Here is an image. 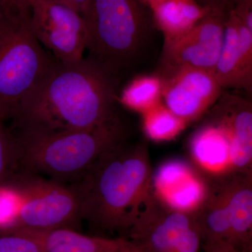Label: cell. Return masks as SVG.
<instances>
[{
    "instance_id": "obj_27",
    "label": "cell",
    "mask_w": 252,
    "mask_h": 252,
    "mask_svg": "<svg viewBox=\"0 0 252 252\" xmlns=\"http://www.w3.org/2000/svg\"><path fill=\"white\" fill-rule=\"evenodd\" d=\"M59 1L82 15L85 12L92 0H59Z\"/></svg>"
},
{
    "instance_id": "obj_4",
    "label": "cell",
    "mask_w": 252,
    "mask_h": 252,
    "mask_svg": "<svg viewBox=\"0 0 252 252\" xmlns=\"http://www.w3.org/2000/svg\"><path fill=\"white\" fill-rule=\"evenodd\" d=\"M81 219L80 196L72 184L15 172L0 184V229L72 228Z\"/></svg>"
},
{
    "instance_id": "obj_13",
    "label": "cell",
    "mask_w": 252,
    "mask_h": 252,
    "mask_svg": "<svg viewBox=\"0 0 252 252\" xmlns=\"http://www.w3.org/2000/svg\"><path fill=\"white\" fill-rule=\"evenodd\" d=\"M153 191L167 206L192 215L203 203L207 184L187 162L170 160L158 168L153 177Z\"/></svg>"
},
{
    "instance_id": "obj_21",
    "label": "cell",
    "mask_w": 252,
    "mask_h": 252,
    "mask_svg": "<svg viewBox=\"0 0 252 252\" xmlns=\"http://www.w3.org/2000/svg\"><path fill=\"white\" fill-rule=\"evenodd\" d=\"M0 252H44L40 242L28 230L0 234Z\"/></svg>"
},
{
    "instance_id": "obj_5",
    "label": "cell",
    "mask_w": 252,
    "mask_h": 252,
    "mask_svg": "<svg viewBox=\"0 0 252 252\" xmlns=\"http://www.w3.org/2000/svg\"><path fill=\"white\" fill-rule=\"evenodd\" d=\"M82 16L87 59L116 77L137 59L154 26L151 9L140 0H92Z\"/></svg>"
},
{
    "instance_id": "obj_11",
    "label": "cell",
    "mask_w": 252,
    "mask_h": 252,
    "mask_svg": "<svg viewBox=\"0 0 252 252\" xmlns=\"http://www.w3.org/2000/svg\"><path fill=\"white\" fill-rule=\"evenodd\" d=\"M208 112L207 119L220 126L228 136L231 172L252 173L251 102L223 91L216 103Z\"/></svg>"
},
{
    "instance_id": "obj_1",
    "label": "cell",
    "mask_w": 252,
    "mask_h": 252,
    "mask_svg": "<svg viewBox=\"0 0 252 252\" xmlns=\"http://www.w3.org/2000/svg\"><path fill=\"white\" fill-rule=\"evenodd\" d=\"M117 77L94 61L53 59L10 120L12 127L49 130L94 128L117 117Z\"/></svg>"
},
{
    "instance_id": "obj_23",
    "label": "cell",
    "mask_w": 252,
    "mask_h": 252,
    "mask_svg": "<svg viewBox=\"0 0 252 252\" xmlns=\"http://www.w3.org/2000/svg\"><path fill=\"white\" fill-rule=\"evenodd\" d=\"M34 0H0V8L8 19L31 18Z\"/></svg>"
},
{
    "instance_id": "obj_10",
    "label": "cell",
    "mask_w": 252,
    "mask_h": 252,
    "mask_svg": "<svg viewBox=\"0 0 252 252\" xmlns=\"http://www.w3.org/2000/svg\"><path fill=\"white\" fill-rule=\"evenodd\" d=\"M160 78L164 104L187 124L208 112L223 91L214 73L205 69L183 68Z\"/></svg>"
},
{
    "instance_id": "obj_19",
    "label": "cell",
    "mask_w": 252,
    "mask_h": 252,
    "mask_svg": "<svg viewBox=\"0 0 252 252\" xmlns=\"http://www.w3.org/2000/svg\"><path fill=\"white\" fill-rule=\"evenodd\" d=\"M127 108L144 114L162 102V81L158 75H144L131 81L119 96Z\"/></svg>"
},
{
    "instance_id": "obj_26",
    "label": "cell",
    "mask_w": 252,
    "mask_h": 252,
    "mask_svg": "<svg viewBox=\"0 0 252 252\" xmlns=\"http://www.w3.org/2000/svg\"><path fill=\"white\" fill-rule=\"evenodd\" d=\"M203 252H245L235 248L227 243L202 245Z\"/></svg>"
},
{
    "instance_id": "obj_29",
    "label": "cell",
    "mask_w": 252,
    "mask_h": 252,
    "mask_svg": "<svg viewBox=\"0 0 252 252\" xmlns=\"http://www.w3.org/2000/svg\"><path fill=\"white\" fill-rule=\"evenodd\" d=\"M142 2H143L144 4L147 5L149 9L152 5L155 4L156 3L158 2V1H161V0H140Z\"/></svg>"
},
{
    "instance_id": "obj_24",
    "label": "cell",
    "mask_w": 252,
    "mask_h": 252,
    "mask_svg": "<svg viewBox=\"0 0 252 252\" xmlns=\"http://www.w3.org/2000/svg\"><path fill=\"white\" fill-rule=\"evenodd\" d=\"M233 11L239 20L252 31V0H238Z\"/></svg>"
},
{
    "instance_id": "obj_12",
    "label": "cell",
    "mask_w": 252,
    "mask_h": 252,
    "mask_svg": "<svg viewBox=\"0 0 252 252\" xmlns=\"http://www.w3.org/2000/svg\"><path fill=\"white\" fill-rule=\"evenodd\" d=\"M214 74L222 89L252 91V31L232 10Z\"/></svg>"
},
{
    "instance_id": "obj_22",
    "label": "cell",
    "mask_w": 252,
    "mask_h": 252,
    "mask_svg": "<svg viewBox=\"0 0 252 252\" xmlns=\"http://www.w3.org/2000/svg\"><path fill=\"white\" fill-rule=\"evenodd\" d=\"M0 119V183L16 171L14 140L9 127Z\"/></svg>"
},
{
    "instance_id": "obj_28",
    "label": "cell",
    "mask_w": 252,
    "mask_h": 252,
    "mask_svg": "<svg viewBox=\"0 0 252 252\" xmlns=\"http://www.w3.org/2000/svg\"><path fill=\"white\" fill-rule=\"evenodd\" d=\"M119 252H139L133 246H132V244L128 241V240L126 239V241L125 244L123 245L121 250H119Z\"/></svg>"
},
{
    "instance_id": "obj_6",
    "label": "cell",
    "mask_w": 252,
    "mask_h": 252,
    "mask_svg": "<svg viewBox=\"0 0 252 252\" xmlns=\"http://www.w3.org/2000/svg\"><path fill=\"white\" fill-rule=\"evenodd\" d=\"M30 19H8L0 29V119L6 122L54 59L33 34Z\"/></svg>"
},
{
    "instance_id": "obj_7",
    "label": "cell",
    "mask_w": 252,
    "mask_h": 252,
    "mask_svg": "<svg viewBox=\"0 0 252 252\" xmlns=\"http://www.w3.org/2000/svg\"><path fill=\"white\" fill-rule=\"evenodd\" d=\"M139 252H200L202 240L193 216L173 210L154 191L127 231Z\"/></svg>"
},
{
    "instance_id": "obj_18",
    "label": "cell",
    "mask_w": 252,
    "mask_h": 252,
    "mask_svg": "<svg viewBox=\"0 0 252 252\" xmlns=\"http://www.w3.org/2000/svg\"><path fill=\"white\" fill-rule=\"evenodd\" d=\"M154 26L164 36L173 39L191 30L203 18L207 9L195 0H161L150 7Z\"/></svg>"
},
{
    "instance_id": "obj_2",
    "label": "cell",
    "mask_w": 252,
    "mask_h": 252,
    "mask_svg": "<svg viewBox=\"0 0 252 252\" xmlns=\"http://www.w3.org/2000/svg\"><path fill=\"white\" fill-rule=\"evenodd\" d=\"M147 146L119 144L72 184L81 200V219L102 232H126L153 193Z\"/></svg>"
},
{
    "instance_id": "obj_20",
    "label": "cell",
    "mask_w": 252,
    "mask_h": 252,
    "mask_svg": "<svg viewBox=\"0 0 252 252\" xmlns=\"http://www.w3.org/2000/svg\"><path fill=\"white\" fill-rule=\"evenodd\" d=\"M142 115L144 133L156 142L171 140L185 130L187 123L161 102Z\"/></svg>"
},
{
    "instance_id": "obj_3",
    "label": "cell",
    "mask_w": 252,
    "mask_h": 252,
    "mask_svg": "<svg viewBox=\"0 0 252 252\" xmlns=\"http://www.w3.org/2000/svg\"><path fill=\"white\" fill-rule=\"evenodd\" d=\"M16 154V171L64 184L80 180L97 160L125 142L119 118L84 130L10 127Z\"/></svg>"
},
{
    "instance_id": "obj_17",
    "label": "cell",
    "mask_w": 252,
    "mask_h": 252,
    "mask_svg": "<svg viewBox=\"0 0 252 252\" xmlns=\"http://www.w3.org/2000/svg\"><path fill=\"white\" fill-rule=\"evenodd\" d=\"M40 242L44 252H119L126 238L87 235L74 228L28 230Z\"/></svg>"
},
{
    "instance_id": "obj_15",
    "label": "cell",
    "mask_w": 252,
    "mask_h": 252,
    "mask_svg": "<svg viewBox=\"0 0 252 252\" xmlns=\"http://www.w3.org/2000/svg\"><path fill=\"white\" fill-rule=\"evenodd\" d=\"M189 149L194 160L207 172H231L229 140L216 123L207 119L190 137Z\"/></svg>"
},
{
    "instance_id": "obj_14",
    "label": "cell",
    "mask_w": 252,
    "mask_h": 252,
    "mask_svg": "<svg viewBox=\"0 0 252 252\" xmlns=\"http://www.w3.org/2000/svg\"><path fill=\"white\" fill-rule=\"evenodd\" d=\"M229 215L227 243L252 252V173L229 172L219 176Z\"/></svg>"
},
{
    "instance_id": "obj_16",
    "label": "cell",
    "mask_w": 252,
    "mask_h": 252,
    "mask_svg": "<svg viewBox=\"0 0 252 252\" xmlns=\"http://www.w3.org/2000/svg\"><path fill=\"white\" fill-rule=\"evenodd\" d=\"M192 216L200 233L202 245L227 243L230 230L229 215L219 176L207 184L203 203Z\"/></svg>"
},
{
    "instance_id": "obj_30",
    "label": "cell",
    "mask_w": 252,
    "mask_h": 252,
    "mask_svg": "<svg viewBox=\"0 0 252 252\" xmlns=\"http://www.w3.org/2000/svg\"><path fill=\"white\" fill-rule=\"evenodd\" d=\"M6 18L5 17L4 13H3L2 10L0 8V29L2 27L3 25L6 21Z\"/></svg>"
},
{
    "instance_id": "obj_8",
    "label": "cell",
    "mask_w": 252,
    "mask_h": 252,
    "mask_svg": "<svg viewBox=\"0 0 252 252\" xmlns=\"http://www.w3.org/2000/svg\"><path fill=\"white\" fill-rule=\"evenodd\" d=\"M31 27L41 46L60 62H78L87 49L85 19L59 0H34Z\"/></svg>"
},
{
    "instance_id": "obj_25",
    "label": "cell",
    "mask_w": 252,
    "mask_h": 252,
    "mask_svg": "<svg viewBox=\"0 0 252 252\" xmlns=\"http://www.w3.org/2000/svg\"><path fill=\"white\" fill-rule=\"evenodd\" d=\"M204 9L220 11L228 14L233 9L238 0H195Z\"/></svg>"
},
{
    "instance_id": "obj_9",
    "label": "cell",
    "mask_w": 252,
    "mask_h": 252,
    "mask_svg": "<svg viewBox=\"0 0 252 252\" xmlns=\"http://www.w3.org/2000/svg\"><path fill=\"white\" fill-rule=\"evenodd\" d=\"M228 14L207 10L203 18L185 34L164 39L159 77H165L183 68H196L214 73Z\"/></svg>"
}]
</instances>
